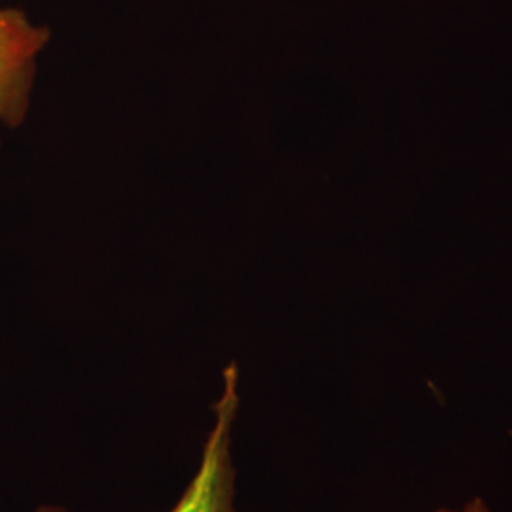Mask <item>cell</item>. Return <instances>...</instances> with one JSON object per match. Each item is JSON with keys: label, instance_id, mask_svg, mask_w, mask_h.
Returning a JSON list of instances; mask_svg holds the SVG:
<instances>
[{"label": "cell", "instance_id": "cell-2", "mask_svg": "<svg viewBox=\"0 0 512 512\" xmlns=\"http://www.w3.org/2000/svg\"><path fill=\"white\" fill-rule=\"evenodd\" d=\"M50 40L18 8H0V122L18 128L29 109L35 61Z\"/></svg>", "mask_w": 512, "mask_h": 512}, {"label": "cell", "instance_id": "cell-1", "mask_svg": "<svg viewBox=\"0 0 512 512\" xmlns=\"http://www.w3.org/2000/svg\"><path fill=\"white\" fill-rule=\"evenodd\" d=\"M239 404V368L230 363L222 372L219 399L211 406L213 423L203 442L198 471L169 512H238L232 440Z\"/></svg>", "mask_w": 512, "mask_h": 512}, {"label": "cell", "instance_id": "cell-4", "mask_svg": "<svg viewBox=\"0 0 512 512\" xmlns=\"http://www.w3.org/2000/svg\"><path fill=\"white\" fill-rule=\"evenodd\" d=\"M35 512H71L61 505H40Z\"/></svg>", "mask_w": 512, "mask_h": 512}, {"label": "cell", "instance_id": "cell-3", "mask_svg": "<svg viewBox=\"0 0 512 512\" xmlns=\"http://www.w3.org/2000/svg\"><path fill=\"white\" fill-rule=\"evenodd\" d=\"M431 512H494L492 511V507L488 505V501L484 499V497H480V495H475V497H471V499H465L463 503H459V505H442V507H437V509H433Z\"/></svg>", "mask_w": 512, "mask_h": 512}, {"label": "cell", "instance_id": "cell-5", "mask_svg": "<svg viewBox=\"0 0 512 512\" xmlns=\"http://www.w3.org/2000/svg\"><path fill=\"white\" fill-rule=\"evenodd\" d=\"M509 437H511L512 440V431H509Z\"/></svg>", "mask_w": 512, "mask_h": 512}]
</instances>
